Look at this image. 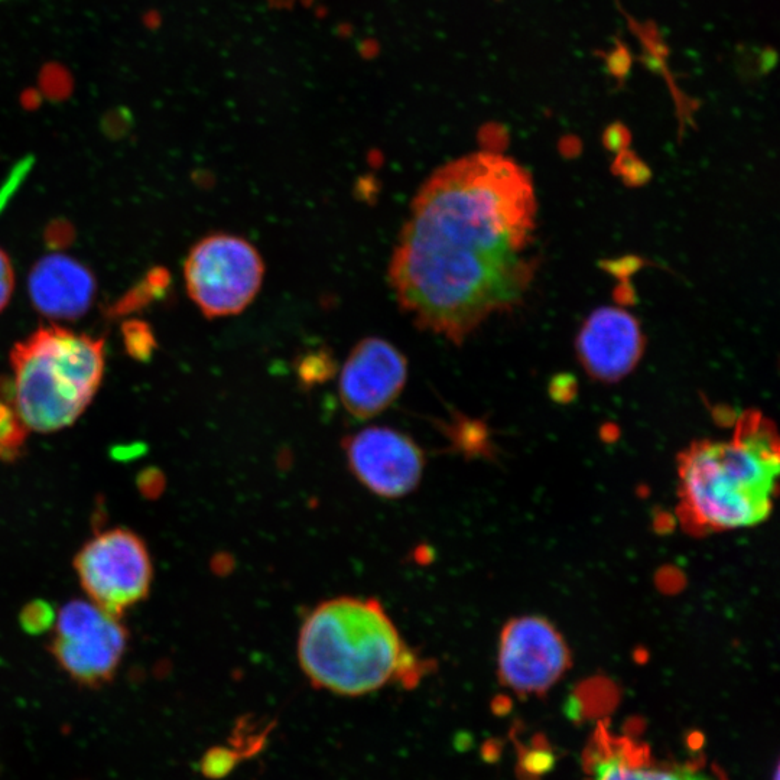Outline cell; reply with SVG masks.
I'll return each instance as SVG.
<instances>
[{
  "instance_id": "19",
  "label": "cell",
  "mask_w": 780,
  "mask_h": 780,
  "mask_svg": "<svg viewBox=\"0 0 780 780\" xmlns=\"http://www.w3.org/2000/svg\"><path fill=\"white\" fill-rule=\"evenodd\" d=\"M555 759L551 753L546 750H533L526 754L523 759V766L528 772L535 773V775H542V773L549 772L554 767Z\"/></svg>"
},
{
  "instance_id": "14",
  "label": "cell",
  "mask_w": 780,
  "mask_h": 780,
  "mask_svg": "<svg viewBox=\"0 0 780 780\" xmlns=\"http://www.w3.org/2000/svg\"><path fill=\"white\" fill-rule=\"evenodd\" d=\"M39 91L50 102H65L73 94L74 78L63 64L47 63L39 71Z\"/></svg>"
},
{
  "instance_id": "20",
  "label": "cell",
  "mask_w": 780,
  "mask_h": 780,
  "mask_svg": "<svg viewBox=\"0 0 780 780\" xmlns=\"http://www.w3.org/2000/svg\"><path fill=\"white\" fill-rule=\"evenodd\" d=\"M21 103L26 110L38 109V107L41 106L42 103L41 91L37 89H32V87L31 89L24 90V93H22L21 96Z\"/></svg>"
},
{
  "instance_id": "16",
  "label": "cell",
  "mask_w": 780,
  "mask_h": 780,
  "mask_svg": "<svg viewBox=\"0 0 780 780\" xmlns=\"http://www.w3.org/2000/svg\"><path fill=\"white\" fill-rule=\"evenodd\" d=\"M239 759L240 753L234 747L233 749L214 747L204 754L201 760V773L208 779L226 778L233 772Z\"/></svg>"
},
{
  "instance_id": "4",
  "label": "cell",
  "mask_w": 780,
  "mask_h": 780,
  "mask_svg": "<svg viewBox=\"0 0 780 780\" xmlns=\"http://www.w3.org/2000/svg\"><path fill=\"white\" fill-rule=\"evenodd\" d=\"M13 409L24 428L55 432L86 411L104 375V343L67 328H38L11 353Z\"/></svg>"
},
{
  "instance_id": "17",
  "label": "cell",
  "mask_w": 780,
  "mask_h": 780,
  "mask_svg": "<svg viewBox=\"0 0 780 780\" xmlns=\"http://www.w3.org/2000/svg\"><path fill=\"white\" fill-rule=\"evenodd\" d=\"M133 116L128 107L119 106L107 112L103 117V129L110 136H120L132 126Z\"/></svg>"
},
{
  "instance_id": "11",
  "label": "cell",
  "mask_w": 780,
  "mask_h": 780,
  "mask_svg": "<svg viewBox=\"0 0 780 780\" xmlns=\"http://www.w3.org/2000/svg\"><path fill=\"white\" fill-rule=\"evenodd\" d=\"M645 340L639 321L620 308H600L585 321L577 350L585 370L601 382L629 375L643 354Z\"/></svg>"
},
{
  "instance_id": "5",
  "label": "cell",
  "mask_w": 780,
  "mask_h": 780,
  "mask_svg": "<svg viewBox=\"0 0 780 780\" xmlns=\"http://www.w3.org/2000/svg\"><path fill=\"white\" fill-rule=\"evenodd\" d=\"M184 275L188 295L207 318L232 317L259 294L265 263L243 237L216 233L191 249Z\"/></svg>"
},
{
  "instance_id": "18",
  "label": "cell",
  "mask_w": 780,
  "mask_h": 780,
  "mask_svg": "<svg viewBox=\"0 0 780 780\" xmlns=\"http://www.w3.org/2000/svg\"><path fill=\"white\" fill-rule=\"evenodd\" d=\"M13 286H15V273L9 256L0 249V312L5 310L11 301Z\"/></svg>"
},
{
  "instance_id": "15",
  "label": "cell",
  "mask_w": 780,
  "mask_h": 780,
  "mask_svg": "<svg viewBox=\"0 0 780 780\" xmlns=\"http://www.w3.org/2000/svg\"><path fill=\"white\" fill-rule=\"evenodd\" d=\"M24 440V425L15 409L0 402V457H9L18 451Z\"/></svg>"
},
{
  "instance_id": "21",
  "label": "cell",
  "mask_w": 780,
  "mask_h": 780,
  "mask_svg": "<svg viewBox=\"0 0 780 780\" xmlns=\"http://www.w3.org/2000/svg\"><path fill=\"white\" fill-rule=\"evenodd\" d=\"M773 780H779V769L776 767L775 775H773Z\"/></svg>"
},
{
  "instance_id": "7",
  "label": "cell",
  "mask_w": 780,
  "mask_h": 780,
  "mask_svg": "<svg viewBox=\"0 0 780 780\" xmlns=\"http://www.w3.org/2000/svg\"><path fill=\"white\" fill-rule=\"evenodd\" d=\"M128 646L120 617L89 600H74L58 611L52 655L78 684L100 687L115 676Z\"/></svg>"
},
{
  "instance_id": "22",
  "label": "cell",
  "mask_w": 780,
  "mask_h": 780,
  "mask_svg": "<svg viewBox=\"0 0 780 780\" xmlns=\"http://www.w3.org/2000/svg\"><path fill=\"white\" fill-rule=\"evenodd\" d=\"M0 2H3V0H0Z\"/></svg>"
},
{
  "instance_id": "8",
  "label": "cell",
  "mask_w": 780,
  "mask_h": 780,
  "mask_svg": "<svg viewBox=\"0 0 780 780\" xmlns=\"http://www.w3.org/2000/svg\"><path fill=\"white\" fill-rule=\"evenodd\" d=\"M570 666L567 642L544 617L520 616L503 627L497 672L505 687L520 695L544 694Z\"/></svg>"
},
{
  "instance_id": "6",
  "label": "cell",
  "mask_w": 780,
  "mask_h": 780,
  "mask_svg": "<svg viewBox=\"0 0 780 780\" xmlns=\"http://www.w3.org/2000/svg\"><path fill=\"white\" fill-rule=\"evenodd\" d=\"M74 565L89 600L116 617L148 596L154 578L148 548L123 528L94 535L78 551Z\"/></svg>"
},
{
  "instance_id": "1",
  "label": "cell",
  "mask_w": 780,
  "mask_h": 780,
  "mask_svg": "<svg viewBox=\"0 0 780 780\" xmlns=\"http://www.w3.org/2000/svg\"><path fill=\"white\" fill-rule=\"evenodd\" d=\"M535 187L513 159L474 152L438 168L411 204L389 284L419 328L461 344L522 301L536 271Z\"/></svg>"
},
{
  "instance_id": "13",
  "label": "cell",
  "mask_w": 780,
  "mask_h": 780,
  "mask_svg": "<svg viewBox=\"0 0 780 780\" xmlns=\"http://www.w3.org/2000/svg\"><path fill=\"white\" fill-rule=\"evenodd\" d=\"M594 780H713L691 769H648L630 766L622 757H609L597 763Z\"/></svg>"
},
{
  "instance_id": "3",
  "label": "cell",
  "mask_w": 780,
  "mask_h": 780,
  "mask_svg": "<svg viewBox=\"0 0 780 780\" xmlns=\"http://www.w3.org/2000/svg\"><path fill=\"white\" fill-rule=\"evenodd\" d=\"M297 646L311 685L341 697H363L390 684L411 689L428 672L376 598L318 604L302 623Z\"/></svg>"
},
{
  "instance_id": "12",
  "label": "cell",
  "mask_w": 780,
  "mask_h": 780,
  "mask_svg": "<svg viewBox=\"0 0 780 780\" xmlns=\"http://www.w3.org/2000/svg\"><path fill=\"white\" fill-rule=\"evenodd\" d=\"M28 289L32 304L45 317L76 320L93 304L96 279L78 260L52 253L35 263Z\"/></svg>"
},
{
  "instance_id": "9",
  "label": "cell",
  "mask_w": 780,
  "mask_h": 780,
  "mask_svg": "<svg viewBox=\"0 0 780 780\" xmlns=\"http://www.w3.org/2000/svg\"><path fill=\"white\" fill-rule=\"evenodd\" d=\"M344 451L351 473L376 496L401 499L421 483L424 451L398 429L364 428L346 438Z\"/></svg>"
},
{
  "instance_id": "10",
  "label": "cell",
  "mask_w": 780,
  "mask_h": 780,
  "mask_svg": "<svg viewBox=\"0 0 780 780\" xmlns=\"http://www.w3.org/2000/svg\"><path fill=\"white\" fill-rule=\"evenodd\" d=\"M406 380L408 360L401 350L385 338H363L341 370V403L354 419L367 421L399 398Z\"/></svg>"
},
{
  "instance_id": "2",
  "label": "cell",
  "mask_w": 780,
  "mask_h": 780,
  "mask_svg": "<svg viewBox=\"0 0 780 780\" xmlns=\"http://www.w3.org/2000/svg\"><path fill=\"white\" fill-rule=\"evenodd\" d=\"M779 473L775 424L747 412L727 440L692 442L679 455V519L698 533L760 525L775 505Z\"/></svg>"
}]
</instances>
